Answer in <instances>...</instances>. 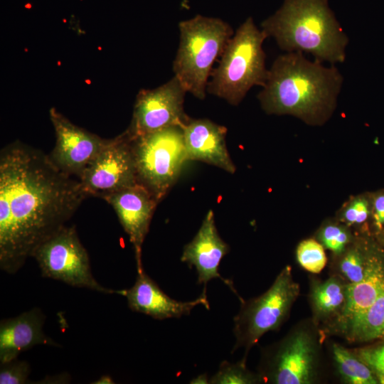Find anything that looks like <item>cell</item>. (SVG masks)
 <instances>
[{
	"label": "cell",
	"instance_id": "f1b7e54d",
	"mask_svg": "<svg viewBox=\"0 0 384 384\" xmlns=\"http://www.w3.org/2000/svg\"><path fill=\"white\" fill-rule=\"evenodd\" d=\"M374 219L378 228L384 224V194L375 197L373 203Z\"/></svg>",
	"mask_w": 384,
	"mask_h": 384
},
{
	"label": "cell",
	"instance_id": "ba28073f",
	"mask_svg": "<svg viewBox=\"0 0 384 384\" xmlns=\"http://www.w3.org/2000/svg\"><path fill=\"white\" fill-rule=\"evenodd\" d=\"M32 257L36 260L44 277L75 287L118 294V290L102 286L93 277L88 253L75 225L61 228L35 249Z\"/></svg>",
	"mask_w": 384,
	"mask_h": 384
},
{
	"label": "cell",
	"instance_id": "44dd1931",
	"mask_svg": "<svg viewBox=\"0 0 384 384\" xmlns=\"http://www.w3.org/2000/svg\"><path fill=\"white\" fill-rule=\"evenodd\" d=\"M332 353L341 377L352 384H376L378 380L373 370L356 355L338 344H334Z\"/></svg>",
	"mask_w": 384,
	"mask_h": 384
},
{
	"label": "cell",
	"instance_id": "5b68a950",
	"mask_svg": "<svg viewBox=\"0 0 384 384\" xmlns=\"http://www.w3.org/2000/svg\"><path fill=\"white\" fill-rule=\"evenodd\" d=\"M179 44L173 63L174 76L187 92L204 100L215 61L234 32L220 18L196 15L178 24Z\"/></svg>",
	"mask_w": 384,
	"mask_h": 384
},
{
	"label": "cell",
	"instance_id": "d6986e66",
	"mask_svg": "<svg viewBox=\"0 0 384 384\" xmlns=\"http://www.w3.org/2000/svg\"><path fill=\"white\" fill-rule=\"evenodd\" d=\"M347 284L340 279L331 277L316 284L311 294L312 307L319 317L341 314L346 302Z\"/></svg>",
	"mask_w": 384,
	"mask_h": 384
},
{
	"label": "cell",
	"instance_id": "7402d4cb",
	"mask_svg": "<svg viewBox=\"0 0 384 384\" xmlns=\"http://www.w3.org/2000/svg\"><path fill=\"white\" fill-rule=\"evenodd\" d=\"M370 259V257H366L360 247H351L343 253L340 260L338 269L341 274L349 284L361 281L367 274Z\"/></svg>",
	"mask_w": 384,
	"mask_h": 384
},
{
	"label": "cell",
	"instance_id": "4dcf8cb0",
	"mask_svg": "<svg viewBox=\"0 0 384 384\" xmlns=\"http://www.w3.org/2000/svg\"><path fill=\"white\" fill-rule=\"evenodd\" d=\"M95 384H114L115 382H114L113 379L110 375H104L101 376L98 380L92 383Z\"/></svg>",
	"mask_w": 384,
	"mask_h": 384
},
{
	"label": "cell",
	"instance_id": "8fae6325",
	"mask_svg": "<svg viewBox=\"0 0 384 384\" xmlns=\"http://www.w3.org/2000/svg\"><path fill=\"white\" fill-rule=\"evenodd\" d=\"M317 348L313 336L297 330L265 358L262 376L277 384H308L315 376Z\"/></svg>",
	"mask_w": 384,
	"mask_h": 384
},
{
	"label": "cell",
	"instance_id": "f546056e",
	"mask_svg": "<svg viewBox=\"0 0 384 384\" xmlns=\"http://www.w3.org/2000/svg\"><path fill=\"white\" fill-rule=\"evenodd\" d=\"M190 383L192 384H208L209 383V379L208 375L205 374H201L194 378L191 380Z\"/></svg>",
	"mask_w": 384,
	"mask_h": 384
},
{
	"label": "cell",
	"instance_id": "3957f363",
	"mask_svg": "<svg viewBox=\"0 0 384 384\" xmlns=\"http://www.w3.org/2000/svg\"><path fill=\"white\" fill-rule=\"evenodd\" d=\"M261 29L285 52L306 53L331 65L346 59L348 38L328 0H284Z\"/></svg>",
	"mask_w": 384,
	"mask_h": 384
},
{
	"label": "cell",
	"instance_id": "484cf974",
	"mask_svg": "<svg viewBox=\"0 0 384 384\" xmlns=\"http://www.w3.org/2000/svg\"><path fill=\"white\" fill-rule=\"evenodd\" d=\"M31 373L29 363L18 358L0 364V384H25Z\"/></svg>",
	"mask_w": 384,
	"mask_h": 384
},
{
	"label": "cell",
	"instance_id": "cb8c5ba5",
	"mask_svg": "<svg viewBox=\"0 0 384 384\" xmlns=\"http://www.w3.org/2000/svg\"><path fill=\"white\" fill-rule=\"evenodd\" d=\"M297 258L299 265L311 273H319L326 264L323 246L313 239L299 243L297 248Z\"/></svg>",
	"mask_w": 384,
	"mask_h": 384
},
{
	"label": "cell",
	"instance_id": "603a6c76",
	"mask_svg": "<svg viewBox=\"0 0 384 384\" xmlns=\"http://www.w3.org/2000/svg\"><path fill=\"white\" fill-rule=\"evenodd\" d=\"M246 357L236 363L223 361L217 373L209 379L210 384H250L260 380V378L250 372L245 366Z\"/></svg>",
	"mask_w": 384,
	"mask_h": 384
},
{
	"label": "cell",
	"instance_id": "5bb4252c",
	"mask_svg": "<svg viewBox=\"0 0 384 384\" xmlns=\"http://www.w3.org/2000/svg\"><path fill=\"white\" fill-rule=\"evenodd\" d=\"M229 252V247L219 236L214 213L209 210L193 239L184 246L181 260L189 267H196L198 284H203L206 289L207 283L213 279L220 278L235 294L237 292L231 280L222 277L218 267L222 258Z\"/></svg>",
	"mask_w": 384,
	"mask_h": 384
},
{
	"label": "cell",
	"instance_id": "ffe728a7",
	"mask_svg": "<svg viewBox=\"0 0 384 384\" xmlns=\"http://www.w3.org/2000/svg\"><path fill=\"white\" fill-rule=\"evenodd\" d=\"M355 340L368 341L384 337V290L374 303L346 329Z\"/></svg>",
	"mask_w": 384,
	"mask_h": 384
},
{
	"label": "cell",
	"instance_id": "9a60e30c",
	"mask_svg": "<svg viewBox=\"0 0 384 384\" xmlns=\"http://www.w3.org/2000/svg\"><path fill=\"white\" fill-rule=\"evenodd\" d=\"M118 294L127 298L128 306L132 311L155 319L180 318L183 315H188L193 308L200 304L207 309L210 308L206 290L193 301H176L166 294L144 271L138 272L135 283L131 288L118 290Z\"/></svg>",
	"mask_w": 384,
	"mask_h": 384
},
{
	"label": "cell",
	"instance_id": "2e32d148",
	"mask_svg": "<svg viewBox=\"0 0 384 384\" xmlns=\"http://www.w3.org/2000/svg\"><path fill=\"white\" fill-rule=\"evenodd\" d=\"M182 128L187 160L201 161L231 174L235 171L226 147V127L207 119L189 118Z\"/></svg>",
	"mask_w": 384,
	"mask_h": 384
},
{
	"label": "cell",
	"instance_id": "30bf717a",
	"mask_svg": "<svg viewBox=\"0 0 384 384\" xmlns=\"http://www.w3.org/2000/svg\"><path fill=\"white\" fill-rule=\"evenodd\" d=\"M186 92L175 76L156 88L140 90L126 130L128 135L136 137L171 126L183 127L190 118L183 110Z\"/></svg>",
	"mask_w": 384,
	"mask_h": 384
},
{
	"label": "cell",
	"instance_id": "4316f807",
	"mask_svg": "<svg viewBox=\"0 0 384 384\" xmlns=\"http://www.w3.org/2000/svg\"><path fill=\"white\" fill-rule=\"evenodd\" d=\"M356 356L373 370L378 380L384 383V344L361 349Z\"/></svg>",
	"mask_w": 384,
	"mask_h": 384
},
{
	"label": "cell",
	"instance_id": "4fadbf2b",
	"mask_svg": "<svg viewBox=\"0 0 384 384\" xmlns=\"http://www.w3.org/2000/svg\"><path fill=\"white\" fill-rule=\"evenodd\" d=\"M103 199L114 210L134 247L137 272L144 271L142 247L158 204L157 201L139 183L109 194Z\"/></svg>",
	"mask_w": 384,
	"mask_h": 384
},
{
	"label": "cell",
	"instance_id": "83f0119b",
	"mask_svg": "<svg viewBox=\"0 0 384 384\" xmlns=\"http://www.w3.org/2000/svg\"><path fill=\"white\" fill-rule=\"evenodd\" d=\"M368 203L363 198L354 199L344 210L343 218L349 225L365 222L368 216Z\"/></svg>",
	"mask_w": 384,
	"mask_h": 384
},
{
	"label": "cell",
	"instance_id": "ac0fdd59",
	"mask_svg": "<svg viewBox=\"0 0 384 384\" xmlns=\"http://www.w3.org/2000/svg\"><path fill=\"white\" fill-rule=\"evenodd\" d=\"M384 290V264L372 256L366 277L360 282L347 284L344 307L339 320L346 329L362 315Z\"/></svg>",
	"mask_w": 384,
	"mask_h": 384
},
{
	"label": "cell",
	"instance_id": "277c9868",
	"mask_svg": "<svg viewBox=\"0 0 384 384\" xmlns=\"http://www.w3.org/2000/svg\"><path fill=\"white\" fill-rule=\"evenodd\" d=\"M267 38L251 17L247 18L228 41L213 69L207 92L236 106L253 86L262 87L268 73L262 47Z\"/></svg>",
	"mask_w": 384,
	"mask_h": 384
},
{
	"label": "cell",
	"instance_id": "9c48e42d",
	"mask_svg": "<svg viewBox=\"0 0 384 384\" xmlns=\"http://www.w3.org/2000/svg\"><path fill=\"white\" fill-rule=\"evenodd\" d=\"M78 180L88 196L101 198L138 183L131 140L126 131L107 139Z\"/></svg>",
	"mask_w": 384,
	"mask_h": 384
},
{
	"label": "cell",
	"instance_id": "6da1fadb",
	"mask_svg": "<svg viewBox=\"0 0 384 384\" xmlns=\"http://www.w3.org/2000/svg\"><path fill=\"white\" fill-rule=\"evenodd\" d=\"M88 196L49 155L18 141L0 153V268L16 274Z\"/></svg>",
	"mask_w": 384,
	"mask_h": 384
},
{
	"label": "cell",
	"instance_id": "d4e9b609",
	"mask_svg": "<svg viewBox=\"0 0 384 384\" xmlns=\"http://www.w3.org/2000/svg\"><path fill=\"white\" fill-rule=\"evenodd\" d=\"M319 237L324 246L336 254H342L351 239L345 228L335 224L324 226Z\"/></svg>",
	"mask_w": 384,
	"mask_h": 384
},
{
	"label": "cell",
	"instance_id": "8992f818",
	"mask_svg": "<svg viewBox=\"0 0 384 384\" xmlns=\"http://www.w3.org/2000/svg\"><path fill=\"white\" fill-rule=\"evenodd\" d=\"M129 138L137 182L159 203L173 186L188 161L183 128L171 126Z\"/></svg>",
	"mask_w": 384,
	"mask_h": 384
},
{
	"label": "cell",
	"instance_id": "e0dca14e",
	"mask_svg": "<svg viewBox=\"0 0 384 384\" xmlns=\"http://www.w3.org/2000/svg\"><path fill=\"white\" fill-rule=\"evenodd\" d=\"M46 316L33 308L17 316L0 322V363L18 358L23 351L36 345L59 346L43 330Z\"/></svg>",
	"mask_w": 384,
	"mask_h": 384
},
{
	"label": "cell",
	"instance_id": "52a82bcc",
	"mask_svg": "<svg viewBox=\"0 0 384 384\" xmlns=\"http://www.w3.org/2000/svg\"><path fill=\"white\" fill-rule=\"evenodd\" d=\"M299 292L292 277L291 267H284L272 286L262 295L247 302L241 300V308L234 318L235 344L250 348L267 332L277 329L286 319Z\"/></svg>",
	"mask_w": 384,
	"mask_h": 384
},
{
	"label": "cell",
	"instance_id": "7c38bea8",
	"mask_svg": "<svg viewBox=\"0 0 384 384\" xmlns=\"http://www.w3.org/2000/svg\"><path fill=\"white\" fill-rule=\"evenodd\" d=\"M49 116L56 139L49 156L59 169L78 178L107 139L75 125L54 107Z\"/></svg>",
	"mask_w": 384,
	"mask_h": 384
},
{
	"label": "cell",
	"instance_id": "7a4b0ae2",
	"mask_svg": "<svg viewBox=\"0 0 384 384\" xmlns=\"http://www.w3.org/2000/svg\"><path fill=\"white\" fill-rule=\"evenodd\" d=\"M343 78L331 65L286 52L273 62L257 98L268 114H290L311 124L324 123L333 112Z\"/></svg>",
	"mask_w": 384,
	"mask_h": 384
}]
</instances>
